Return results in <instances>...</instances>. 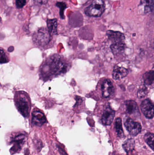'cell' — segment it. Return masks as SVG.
Instances as JSON below:
<instances>
[{"mask_svg": "<svg viewBox=\"0 0 154 155\" xmlns=\"http://www.w3.org/2000/svg\"><path fill=\"white\" fill-rule=\"evenodd\" d=\"M70 68L69 62L62 55L53 54L49 56L41 65L39 76L44 81L67 73Z\"/></svg>", "mask_w": 154, "mask_h": 155, "instance_id": "1", "label": "cell"}, {"mask_svg": "<svg viewBox=\"0 0 154 155\" xmlns=\"http://www.w3.org/2000/svg\"><path fill=\"white\" fill-rule=\"evenodd\" d=\"M14 102L19 113L24 117H28L31 107L29 94L24 91H17L14 94Z\"/></svg>", "mask_w": 154, "mask_h": 155, "instance_id": "2", "label": "cell"}, {"mask_svg": "<svg viewBox=\"0 0 154 155\" xmlns=\"http://www.w3.org/2000/svg\"><path fill=\"white\" fill-rule=\"evenodd\" d=\"M34 44L42 49L49 48L48 45L52 41V35L48 29L45 27L39 28L33 36Z\"/></svg>", "mask_w": 154, "mask_h": 155, "instance_id": "3", "label": "cell"}, {"mask_svg": "<svg viewBox=\"0 0 154 155\" xmlns=\"http://www.w3.org/2000/svg\"><path fill=\"white\" fill-rule=\"evenodd\" d=\"M105 10V3L103 0H93L91 5L85 9V12L89 16L99 17Z\"/></svg>", "mask_w": 154, "mask_h": 155, "instance_id": "4", "label": "cell"}, {"mask_svg": "<svg viewBox=\"0 0 154 155\" xmlns=\"http://www.w3.org/2000/svg\"><path fill=\"white\" fill-rule=\"evenodd\" d=\"M124 125L130 134L134 136L138 135L142 130V126L138 122H136L130 117L124 119Z\"/></svg>", "mask_w": 154, "mask_h": 155, "instance_id": "5", "label": "cell"}, {"mask_svg": "<svg viewBox=\"0 0 154 155\" xmlns=\"http://www.w3.org/2000/svg\"><path fill=\"white\" fill-rule=\"evenodd\" d=\"M32 115V123L34 125L40 127L47 122L45 115L38 108H36L33 110Z\"/></svg>", "mask_w": 154, "mask_h": 155, "instance_id": "6", "label": "cell"}, {"mask_svg": "<svg viewBox=\"0 0 154 155\" xmlns=\"http://www.w3.org/2000/svg\"><path fill=\"white\" fill-rule=\"evenodd\" d=\"M141 109L147 118H152L154 117V104L149 99H146L141 104Z\"/></svg>", "mask_w": 154, "mask_h": 155, "instance_id": "7", "label": "cell"}, {"mask_svg": "<svg viewBox=\"0 0 154 155\" xmlns=\"http://www.w3.org/2000/svg\"><path fill=\"white\" fill-rule=\"evenodd\" d=\"M115 116V111L109 106H107L103 112L101 122L105 125H110L113 122Z\"/></svg>", "mask_w": 154, "mask_h": 155, "instance_id": "8", "label": "cell"}, {"mask_svg": "<svg viewBox=\"0 0 154 155\" xmlns=\"http://www.w3.org/2000/svg\"><path fill=\"white\" fill-rule=\"evenodd\" d=\"M101 90L103 97H110L114 92V87L111 81L109 79L104 80L101 86Z\"/></svg>", "mask_w": 154, "mask_h": 155, "instance_id": "9", "label": "cell"}, {"mask_svg": "<svg viewBox=\"0 0 154 155\" xmlns=\"http://www.w3.org/2000/svg\"><path fill=\"white\" fill-rule=\"evenodd\" d=\"M107 35L108 39L112 41V44L124 42V35L120 32L114 31L109 30L107 32Z\"/></svg>", "mask_w": 154, "mask_h": 155, "instance_id": "10", "label": "cell"}, {"mask_svg": "<svg viewBox=\"0 0 154 155\" xmlns=\"http://www.w3.org/2000/svg\"><path fill=\"white\" fill-rule=\"evenodd\" d=\"M127 112L129 114L134 116L138 117L140 115L138 106L135 101L128 100L125 102Z\"/></svg>", "mask_w": 154, "mask_h": 155, "instance_id": "11", "label": "cell"}, {"mask_svg": "<svg viewBox=\"0 0 154 155\" xmlns=\"http://www.w3.org/2000/svg\"><path fill=\"white\" fill-rule=\"evenodd\" d=\"M128 74V71L124 67L115 66L113 72V78L116 80H119L125 77Z\"/></svg>", "mask_w": 154, "mask_h": 155, "instance_id": "12", "label": "cell"}, {"mask_svg": "<svg viewBox=\"0 0 154 155\" xmlns=\"http://www.w3.org/2000/svg\"><path fill=\"white\" fill-rule=\"evenodd\" d=\"M25 138V135L23 134H20L15 137L12 140L13 143H14V145L13 146V147L12 148V150L14 149V152L18 151L21 147L22 145L24 143Z\"/></svg>", "mask_w": 154, "mask_h": 155, "instance_id": "13", "label": "cell"}, {"mask_svg": "<svg viewBox=\"0 0 154 155\" xmlns=\"http://www.w3.org/2000/svg\"><path fill=\"white\" fill-rule=\"evenodd\" d=\"M47 28L51 35L57 34L58 22L56 19H48L47 20Z\"/></svg>", "mask_w": 154, "mask_h": 155, "instance_id": "14", "label": "cell"}, {"mask_svg": "<svg viewBox=\"0 0 154 155\" xmlns=\"http://www.w3.org/2000/svg\"><path fill=\"white\" fill-rule=\"evenodd\" d=\"M125 47L126 45L124 42L112 44L110 46L113 54L116 55L124 52L125 49Z\"/></svg>", "mask_w": 154, "mask_h": 155, "instance_id": "15", "label": "cell"}, {"mask_svg": "<svg viewBox=\"0 0 154 155\" xmlns=\"http://www.w3.org/2000/svg\"><path fill=\"white\" fill-rule=\"evenodd\" d=\"M144 6L145 12H149L154 10V0H142Z\"/></svg>", "mask_w": 154, "mask_h": 155, "instance_id": "16", "label": "cell"}, {"mask_svg": "<svg viewBox=\"0 0 154 155\" xmlns=\"http://www.w3.org/2000/svg\"><path fill=\"white\" fill-rule=\"evenodd\" d=\"M135 143L134 140L132 138L127 139L123 144V148H124L126 152H129L133 151L135 147Z\"/></svg>", "mask_w": 154, "mask_h": 155, "instance_id": "17", "label": "cell"}, {"mask_svg": "<svg viewBox=\"0 0 154 155\" xmlns=\"http://www.w3.org/2000/svg\"><path fill=\"white\" fill-rule=\"evenodd\" d=\"M115 124V125L116 131L118 136L121 138L124 137V133L123 127H122V120L121 118L119 117L117 118L116 119Z\"/></svg>", "mask_w": 154, "mask_h": 155, "instance_id": "18", "label": "cell"}, {"mask_svg": "<svg viewBox=\"0 0 154 155\" xmlns=\"http://www.w3.org/2000/svg\"><path fill=\"white\" fill-rule=\"evenodd\" d=\"M145 83L146 84L151 85L154 81V71H149L146 73L143 76Z\"/></svg>", "mask_w": 154, "mask_h": 155, "instance_id": "19", "label": "cell"}, {"mask_svg": "<svg viewBox=\"0 0 154 155\" xmlns=\"http://www.w3.org/2000/svg\"><path fill=\"white\" fill-rule=\"evenodd\" d=\"M144 139L147 144L154 150V134L147 133L145 135Z\"/></svg>", "mask_w": 154, "mask_h": 155, "instance_id": "20", "label": "cell"}, {"mask_svg": "<svg viewBox=\"0 0 154 155\" xmlns=\"http://www.w3.org/2000/svg\"><path fill=\"white\" fill-rule=\"evenodd\" d=\"M56 6L60 9V15L61 19H64L65 16L64 15V11L67 7V5L63 2H58L56 3Z\"/></svg>", "mask_w": 154, "mask_h": 155, "instance_id": "21", "label": "cell"}, {"mask_svg": "<svg viewBox=\"0 0 154 155\" xmlns=\"http://www.w3.org/2000/svg\"><path fill=\"white\" fill-rule=\"evenodd\" d=\"M1 63H6L9 61V57L6 54V52L2 49H1V56H0Z\"/></svg>", "mask_w": 154, "mask_h": 155, "instance_id": "22", "label": "cell"}, {"mask_svg": "<svg viewBox=\"0 0 154 155\" xmlns=\"http://www.w3.org/2000/svg\"><path fill=\"white\" fill-rule=\"evenodd\" d=\"M26 3V0H16L15 5L18 9L23 8Z\"/></svg>", "mask_w": 154, "mask_h": 155, "instance_id": "23", "label": "cell"}, {"mask_svg": "<svg viewBox=\"0 0 154 155\" xmlns=\"http://www.w3.org/2000/svg\"><path fill=\"white\" fill-rule=\"evenodd\" d=\"M146 94H147V90L146 89L143 88L139 91L138 93V96L139 97H143L145 96Z\"/></svg>", "mask_w": 154, "mask_h": 155, "instance_id": "24", "label": "cell"}, {"mask_svg": "<svg viewBox=\"0 0 154 155\" xmlns=\"http://www.w3.org/2000/svg\"><path fill=\"white\" fill-rule=\"evenodd\" d=\"M36 4L39 5H43L48 3V0H33Z\"/></svg>", "mask_w": 154, "mask_h": 155, "instance_id": "25", "label": "cell"}]
</instances>
